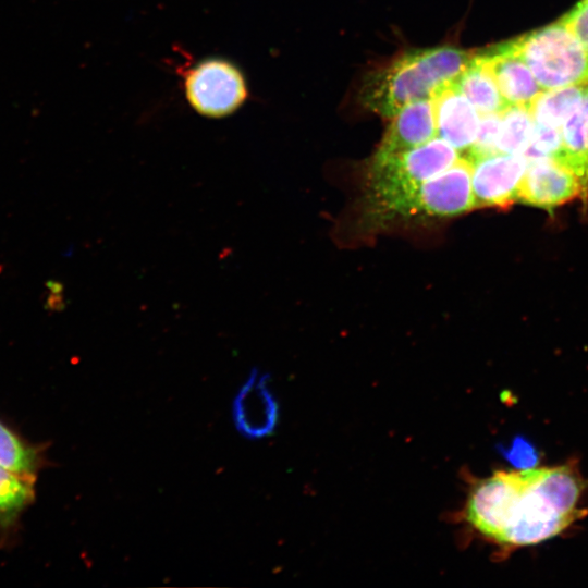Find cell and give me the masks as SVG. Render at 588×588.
Masks as SVG:
<instances>
[{
	"mask_svg": "<svg viewBox=\"0 0 588 588\" xmlns=\"http://www.w3.org/2000/svg\"><path fill=\"white\" fill-rule=\"evenodd\" d=\"M453 86L480 114L501 113L509 106L481 54L474 56Z\"/></svg>",
	"mask_w": 588,
	"mask_h": 588,
	"instance_id": "cell-13",
	"label": "cell"
},
{
	"mask_svg": "<svg viewBox=\"0 0 588 588\" xmlns=\"http://www.w3.org/2000/svg\"><path fill=\"white\" fill-rule=\"evenodd\" d=\"M437 135L433 101L431 98L413 101L392 118L371 161H381L420 146Z\"/></svg>",
	"mask_w": 588,
	"mask_h": 588,
	"instance_id": "cell-10",
	"label": "cell"
},
{
	"mask_svg": "<svg viewBox=\"0 0 588 588\" xmlns=\"http://www.w3.org/2000/svg\"><path fill=\"white\" fill-rule=\"evenodd\" d=\"M475 207L471 163L461 158L451 167L425 181L408 203L405 217H452Z\"/></svg>",
	"mask_w": 588,
	"mask_h": 588,
	"instance_id": "cell-6",
	"label": "cell"
},
{
	"mask_svg": "<svg viewBox=\"0 0 588 588\" xmlns=\"http://www.w3.org/2000/svg\"><path fill=\"white\" fill-rule=\"evenodd\" d=\"M460 158V152L451 144L437 136L384 160L371 161L369 206L384 219L404 217L417 188Z\"/></svg>",
	"mask_w": 588,
	"mask_h": 588,
	"instance_id": "cell-3",
	"label": "cell"
},
{
	"mask_svg": "<svg viewBox=\"0 0 588 588\" xmlns=\"http://www.w3.org/2000/svg\"><path fill=\"white\" fill-rule=\"evenodd\" d=\"M268 380L267 375L253 369L233 400V422L246 439L268 437L278 424V404L268 388Z\"/></svg>",
	"mask_w": 588,
	"mask_h": 588,
	"instance_id": "cell-9",
	"label": "cell"
},
{
	"mask_svg": "<svg viewBox=\"0 0 588 588\" xmlns=\"http://www.w3.org/2000/svg\"><path fill=\"white\" fill-rule=\"evenodd\" d=\"M560 131L562 145L554 158L571 167L588 186V84Z\"/></svg>",
	"mask_w": 588,
	"mask_h": 588,
	"instance_id": "cell-14",
	"label": "cell"
},
{
	"mask_svg": "<svg viewBox=\"0 0 588 588\" xmlns=\"http://www.w3.org/2000/svg\"><path fill=\"white\" fill-rule=\"evenodd\" d=\"M42 461L40 451L24 443L0 421V467L34 478Z\"/></svg>",
	"mask_w": 588,
	"mask_h": 588,
	"instance_id": "cell-18",
	"label": "cell"
},
{
	"mask_svg": "<svg viewBox=\"0 0 588 588\" xmlns=\"http://www.w3.org/2000/svg\"><path fill=\"white\" fill-rule=\"evenodd\" d=\"M501 113L480 114V122L475 142L464 158L473 160L499 152L497 147Z\"/></svg>",
	"mask_w": 588,
	"mask_h": 588,
	"instance_id": "cell-20",
	"label": "cell"
},
{
	"mask_svg": "<svg viewBox=\"0 0 588 588\" xmlns=\"http://www.w3.org/2000/svg\"><path fill=\"white\" fill-rule=\"evenodd\" d=\"M481 56L486 60L509 106H530L542 91L526 62L507 49L504 44L488 50Z\"/></svg>",
	"mask_w": 588,
	"mask_h": 588,
	"instance_id": "cell-12",
	"label": "cell"
},
{
	"mask_svg": "<svg viewBox=\"0 0 588 588\" xmlns=\"http://www.w3.org/2000/svg\"><path fill=\"white\" fill-rule=\"evenodd\" d=\"M504 46L526 62L542 90L588 84V51L562 20Z\"/></svg>",
	"mask_w": 588,
	"mask_h": 588,
	"instance_id": "cell-4",
	"label": "cell"
},
{
	"mask_svg": "<svg viewBox=\"0 0 588 588\" xmlns=\"http://www.w3.org/2000/svg\"><path fill=\"white\" fill-rule=\"evenodd\" d=\"M561 20L588 51V0H579Z\"/></svg>",
	"mask_w": 588,
	"mask_h": 588,
	"instance_id": "cell-21",
	"label": "cell"
},
{
	"mask_svg": "<svg viewBox=\"0 0 588 588\" xmlns=\"http://www.w3.org/2000/svg\"><path fill=\"white\" fill-rule=\"evenodd\" d=\"M34 478L0 467V526L12 525L34 499Z\"/></svg>",
	"mask_w": 588,
	"mask_h": 588,
	"instance_id": "cell-17",
	"label": "cell"
},
{
	"mask_svg": "<svg viewBox=\"0 0 588 588\" xmlns=\"http://www.w3.org/2000/svg\"><path fill=\"white\" fill-rule=\"evenodd\" d=\"M561 145L560 128L535 123L529 143L522 155L527 162L551 158L559 152Z\"/></svg>",
	"mask_w": 588,
	"mask_h": 588,
	"instance_id": "cell-19",
	"label": "cell"
},
{
	"mask_svg": "<svg viewBox=\"0 0 588 588\" xmlns=\"http://www.w3.org/2000/svg\"><path fill=\"white\" fill-rule=\"evenodd\" d=\"M586 481L571 463L498 470L470 485L462 519L503 550L539 544L587 515L579 506Z\"/></svg>",
	"mask_w": 588,
	"mask_h": 588,
	"instance_id": "cell-1",
	"label": "cell"
},
{
	"mask_svg": "<svg viewBox=\"0 0 588 588\" xmlns=\"http://www.w3.org/2000/svg\"><path fill=\"white\" fill-rule=\"evenodd\" d=\"M186 102L196 113L222 119L238 111L248 99L246 76L233 61L208 57L180 70Z\"/></svg>",
	"mask_w": 588,
	"mask_h": 588,
	"instance_id": "cell-5",
	"label": "cell"
},
{
	"mask_svg": "<svg viewBox=\"0 0 588 588\" xmlns=\"http://www.w3.org/2000/svg\"><path fill=\"white\" fill-rule=\"evenodd\" d=\"M475 53L451 46L406 51L371 71L362 85L364 107L392 118L406 105L452 85Z\"/></svg>",
	"mask_w": 588,
	"mask_h": 588,
	"instance_id": "cell-2",
	"label": "cell"
},
{
	"mask_svg": "<svg viewBox=\"0 0 588 588\" xmlns=\"http://www.w3.org/2000/svg\"><path fill=\"white\" fill-rule=\"evenodd\" d=\"M534 124L529 106H507L500 114L498 151L522 154L529 143Z\"/></svg>",
	"mask_w": 588,
	"mask_h": 588,
	"instance_id": "cell-16",
	"label": "cell"
},
{
	"mask_svg": "<svg viewBox=\"0 0 588 588\" xmlns=\"http://www.w3.org/2000/svg\"><path fill=\"white\" fill-rule=\"evenodd\" d=\"M584 89L585 85H574L542 90L529 106L534 122L560 128L581 100Z\"/></svg>",
	"mask_w": 588,
	"mask_h": 588,
	"instance_id": "cell-15",
	"label": "cell"
},
{
	"mask_svg": "<svg viewBox=\"0 0 588 588\" xmlns=\"http://www.w3.org/2000/svg\"><path fill=\"white\" fill-rule=\"evenodd\" d=\"M46 307L51 310H57V309L62 308L63 307L62 298L57 295H51L46 302Z\"/></svg>",
	"mask_w": 588,
	"mask_h": 588,
	"instance_id": "cell-22",
	"label": "cell"
},
{
	"mask_svg": "<svg viewBox=\"0 0 588 588\" xmlns=\"http://www.w3.org/2000/svg\"><path fill=\"white\" fill-rule=\"evenodd\" d=\"M475 207H509L518 193L528 162L522 154L495 152L473 160Z\"/></svg>",
	"mask_w": 588,
	"mask_h": 588,
	"instance_id": "cell-7",
	"label": "cell"
},
{
	"mask_svg": "<svg viewBox=\"0 0 588 588\" xmlns=\"http://www.w3.org/2000/svg\"><path fill=\"white\" fill-rule=\"evenodd\" d=\"M431 99L438 136L464 157L475 142L480 113L453 84L440 89Z\"/></svg>",
	"mask_w": 588,
	"mask_h": 588,
	"instance_id": "cell-11",
	"label": "cell"
},
{
	"mask_svg": "<svg viewBox=\"0 0 588 588\" xmlns=\"http://www.w3.org/2000/svg\"><path fill=\"white\" fill-rule=\"evenodd\" d=\"M587 189L586 183L571 167L551 157L528 162L518 199L552 209L586 194Z\"/></svg>",
	"mask_w": 588,
	"mask_h": 588,
	"instance_id": "cell-8",
	"label": "cell"
}]
</instances>
